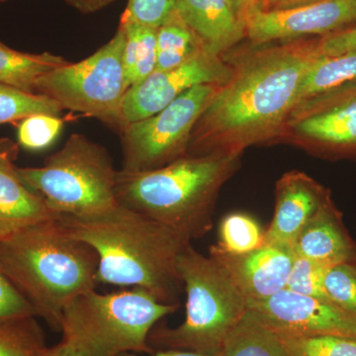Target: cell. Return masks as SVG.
<instances>
[{"label": "cell", "mask_w": 356, "mask_h": 356, "mask_svg": "<svg viewBox=\"0 0 356 356\" xmlns=\"http://www.w3.org/2000/svg\"><path fill=\"white\" fill-rule=\"evenodd\" d=\"M327 268L329 267L295 254L294 262L285 289L304 296L329 299L324 287L325 275Z\"/></svg>", "instance_id": "obj_30"}, {"label": "cell", "mask_w": 356, "mask_h": 356, "mask_svg": "<svg viewBox=\"0 0 356 356\" xmlns=\"http://www.w3.org/2000/svg\"><path fill=\"white\" fill-rule=\"evenodd\" d=\"M178 0H129L120 22L158 29L175 10Z\"/></svg>", "instance_id": "obj_31"}, {"label": "cell", "mask_w": 356, "mask_h": 356, "mask_svg": "<svg viewBox=\"0 0 356 356\" xmlns=\"http://www.w3.org/2000/svg\"><path fill=\"white\" fill-rule=\"evenodd\" d=\"M124 44L125 32L119 25L113 38L88 58L39 77L35 91L57 102L63 110L88 115L119 130L122 100L127 90Z\"/></svg>", "instance_id": "obj_8"}, {"label": "cell", "mask_w": 356, "mask_h": 356, "mask_svg": "<svg viewBox=\"0 0 356 356\" xmlns=\"http://www.w3.org/2000/svg\"><path fill=\"white\" fill-rule=\"evenodd\" d=\"M17 154L18 145L0 140V240L33 225L60 218L21 180L15 165Z\"/></svg>", "instance_id": "obj_16"}, {"label": "cell", "mask_w": 356, "mask_h": 356, "mask_svg": "<svg viewBox=\"0 0 356 356\" xmlns=\"http://www.w3.org/2000/svg\"><path fill=\"white\" fill-rule=\"evenodd\" d=\"M178 271L186 294L184 322L152 331L149 346L220 355L225 339L248 310L247 299L224 267L191 243L179 255Z\"/></svg>", "instance_id": "obj_6"}, {"label": "cell", "mask_w": 356, "mask_h": 356, "mask_svg": "<svg viewBox=\"0 0 356 356\" xmlns=\"http://www.w3.org/2000/svg\"><path fill=\"white\" fill-rule=\"evenodd\" d=\"M18 175L58 217L88 218L118 205V170L107 149L83 134L70 136L62 149L39 168Z\"/></svg>", "instance_id": "obj_7"}, {"label": "cell", "mask_w": 356, "mask_h": 356, "mask_svg": "<svg viewBox=\"0 0 356 356\" xmlns=\"http://www.w3.org/2000/svg\"><path fill=\"white\" fill-rule=\"evenodd\" d=\"M321 0H261L259 8L262 10H273V9L290 8V7L306 6Z\"/></svg>", "instance_id": "obj_36"}, {"label": "cell", "mask_w": 356, "mask_h": 356, "mask_svg": "<svg viewBox=\"0 0 356 356\" xmlns=\"http://www.w3.org/2000/svg\"><path fill=\"white\" fill-rule=\"evenodd\" d=\"M98 255L58 220L33 225L0 240V270L31 303L37 317L60 332L65 307L95 290Z\"/></svg>", "instance_id": "obj_3"}, {"label": "cell", "mask_w": 356, "mask_h": 356, "mask_svg": "<svg viewBox=\"0 0 356 356\" xmlns=\"http://www.w3.org/2000/svg\"><path fill=\"white\" fill-rule=\"evenodd\" d=\"M27 317H37L36 311L24 295L0 270V323Z\"/></svg>", "instance_id": "obj_32"}, {"label": "cell", "mask_w": 356, "mask_h": 356, "mask_svg": "<svg viewBox=\"0 0 356 356\" xmlns=\"http://www.w3.org/2000/svg\"><path fill=\"white\" fill-rule=\"evenodd\" d=\"M321 55L318 39H297L241 57L196 122L188 154L242 156L283 136L307 70Z\"/></svg>", "instance_id": "obj_1"}, {"label": "cell", "mask_w": 356, "mask_h": 356, "mask_svg": "<svg viewBox=\"0 0 356 356\" xmlns=\"http://www.w3.org/2000/svg\"><path fill=\"white\" fill-rule=\"evenodd\" d=\"M248 309L280 336L356 337V315L329 299L283 289L268 298L248 301Z\"/></svg>", "instance_id": "obj_12"}, {"label": "cell", "mask_w": 356, "mask_h": 356, "mask_svg": "<svg viewBox=\"0 0 356 356\" xmlns=\"http://www.w3.org/2000/svg\"><path fill=\"white\" fill-rule=\"evenodd\" d=\"M98 255L97 283L142 288L165 304H178V259L191 241L118 204L96 216L58 219Z\"/></svg>", "instance_id": "obj_2"}, {"label": "cell", "mask_w": 356, "mask_h": 356, "mask_svg": "<svg viewBox=\"0 0 356 356\" xmlns=\"http://www.w3.org/2000/svg\"><path fill=\"white\" fill-rule=\"evenodd\" d=\"M218 86H195L158 113L124 126L122 172H149L187 156L196 122Z\"/></svg>", "instance_id": "obj_9"}, {"label": "cell", "mask_w": 356, "mask_h": 356, "mask_svg": "<svg viewBox=\"0 0 356 356\" xmlns=\"http://www.w3.org/2000/svg\"><path fill=\"white\" fill-rule=\"evenodd\" d=\"M280 337L291 356H356V337Z\"/></svg>", "instance_id": "obj_27"}, {"label": "cell", "mask_w": 356, "mask_h": 356, "mask_svg": "<svg viewBox=\"0 0 356 356\" xmlns=\"http://www.w3.org/2000/svg\"><path fill=\"white\" fill-rule=\"evenodd\" d=\"M63 128L64 121L57 115H30L18 123V145L27 151H43L55 143Z\"/></svg>", "instance_id": "obj_28"}, {"label": "cell", "mask_w": 356, "mask_h": 356, "mask_svg": "<svg viewBox=\"0 0 356 356\" xmlns=\"http://www.w3.org/2000/svg\"><path fill=\"white\" fill-rule=\"evenodd\" d=\"M125 32L123 67L126 89L147 79L156 67V29L120 22ZM127 91V90H126Z\"/></svg>", "instance_id": "obj_22"}, {"label": "cell", "mask_w": 356, "mask_h": 356, "mask_svg": "<svg viewBox=\"0 0 356 356\" xmlns=\"http://www.w3.org/2000/svg\"><path fill=\"white\" fill-rule=\"evenodd\" d=\"M266 245V231L254 218L234 213L222 219L219 226L217 247L233 254H243Z\"/></svg>", "instance_id": "obj_24"}, {"label": "cell", "mask_w": 356, "mask_h": 356, "mask_svg": "<svg viewBox=\"0 0 356 356\" xmlns=\"http://www.w3.org/2000/svg\"><path fill=\"white\" fill-rule=\"evenodd\" d=\"M209 255L224 267L247 301L266 299L285 289L295 259L293 248L266 243L243 254L213 245Z\"/></svg>", "instance_id": "obj_14"}, {"label": "cell", "mask_w": 356, "mask_h": 356, "mask_svg": "<svg viewBox=\"0 0 356 356\" xmlns=\"http://www.w3.org/2000/svg\"><path fill=\"white\" fill-rule=\"evenodd\" d=\"M232 72V65L206 49L177 67L154 70L144 81L128 88L124 95L119 131L128 124L158 113L195 86H222Z\"/></svg>", "instance_id": "obj_11"}, {"label": "cell", "mask_w": 356, "mask_h": 356, "mask_svg": "<svg viewBox=\"0 0 356 356\" xmlns=\"http://www.w3.org/2000/svg\"><path fill=\"white\" fill-rule=\"evenodd\" d=\"M327 158H356V83L315 96L293 110L284 133Z\"/></svg>", "instance_id": "obj_10"}, {"label": "cell", "mask_w": 356, "mask_h": 356, "mask_svg": "<svg viewBox=\"0 0 356 356\" xmlns=\"http://www.w3.org/2000/svg\"><path fill=\"white\" fill-rule=\"evenodd\" d=\"M220 356H291L271 327L248 309L222 343Z\"/></svg>", "instance_id": "obj_19"}, {"label": "cell", "mask_w": 356, "mask_h": 356, "mask_svg": "<svg viewBox=\"0 0 356 356\" xmlns=\"http://www.w3.org/2000/svg\"><path fill=\"white\" fill-rule=\"evenodd\" d=\"M69 63L60 56L47 51L23 53L0 42V84L36 93L35 83L39 77Z\"/></svg>", "instance_id": "obj_20"}, {"label": "cell", "mask_w": 356, "mask_h": 356, "mask_svg": "<svg viewBox=\"0 0 356 356\" xmlns=\"http://www.w3.org/2000/svg\"><path fill=\"white\" fill-rule=\"evenodd\" d=\"M6 1V0H0V2Z\"/></svg>", "instance_id": "obj_40"}, {"label": "cell", "mask_w": 356, "mask_h": 356, "mask_svg": "<svg viewBox=\"0 0 356 356\" xmlns=\"http://www.w3.org/2000/svg\"><path fill=\"white\" fill-rule=\"evenodd\" d=\"M205 49L200 40L175 10L156 29V70L177 67Z\"/></svg>", "instance_id": "obj_23"}, {"label": "cell", "mask_w": 356, "mask_h": 356, "mask_svg": "<svg viewBox=\"0 0 356 356\" xmlns=\"http://www.w3.org/2000/svg\"><path fill=\"white\" fill-rule=\"evenodd\" d=\"M233 4L234 8L241 17L245 20V15L248 11L255 8L254 0H229Z\"/></svg>", "instance_id": "obj_38"}, {"label": "cell", "mask_w": 356, "mask_h": 356, "mask_svg": "<svg viewBox=\"0 0 356 356\" xmlns=\"http://www.w3.org/2000/svg\"><path fill=\"white\" fill-rule=\"evenodd\" d=\"M255 2V8H259V6H261V0H254Z\"/></svg>", "instance_id": "obj_39"}, {"label": "cell", "mask_w": 356, "mask_h": 356, "mask_svg": "<svg viewBox=\"0 0 356 356\" xmlns=\"http://www.w3.org/2000/svg\"><path fill=\"white\" fill-rule=\"evenodd\" d=\"M245 37L262 46L281 40L341 31L356 23V0H321L306 6L262 10L254 8L245 17Z\"/></svg>", "instance_id": "obj_13"}, {"label": "cell", "mask_w": 356, "mask_h": 356, "mask_svg": "<svg viewBox=\"0 0 356 356\" xmlns=\"http://www.w3.org/2000/svg\"><path fill=\"white\" fill-rule=\"evenodd\" d=\"M318 48L324 56L356 51V26L321 37L318 39Z\"/></svg>", "instance_id": "obj_33"}, {"label": "cell", "mask_w": 356, "mask_h": 356, "mask_svg": "<svg viewBox=\"0 0 356 356\" xmlns=\"http://www.w3.org/2000/svg\"><path fill=\"white\" fill-rule=\"evenodd\" d=\"M324 287L327 298L343 310L356 315V264L329 267L325 275Z\"/></svg>", "instance_id": "obj_29"}, {"label": "cell", "mask_w": 356, "mask_h": 356, "mask_svg": "<svg viewBox=\"0 0 356 356\" xmlns=\"http://www.w3.org/2000/svg\"><path fill=\"white\" fill-rule=\"evenodd\" d=\"M240 154H187L142 172L118 170L117 201L188 240L212 229L222 185L240 166Z\"/></svg>", "instance_id": "obj_4"}, {"label": "cell", "mask_w": 356, "mask_h": 356, "mask_svg": "<svg viewBox=\"0 0 356 356\" xmlns=\"http://www.w3.org/2000/svg\"><path fill=\"white\" fill-rule=\"evenodd\" d=\"M62 110V106L48 96L0 84V125L20 122L33 114L58 116Z\"/></svg>", "instance_id": "obj_26"}, {"label": "cell", "mask_w": 356, "mask_h": 356, "mask_svg": "<svg viewBox=\"0 0 356 356\" xmlns=\"http://www.w3.org/2000/svg\"><path fill=\"white\" fill-rule=\"evenodd\" d=\"M353 83H356V51L336 56L321 55L312 63L303 77L298 104Z\"/></svg>", "instance_id": "obj_21"}, {"label": "cell", "mask_w": 356, "mask_h": 356, "mask_svg": "<svg viewBox=\"0 0 356 356\" xmlns=\"http://www.w3.org/2000/svg\"><path fill=\"white\" fill-rule=\"evenodd\" d=\"M38 356H89L83 351L77 350L74 346H70L69 343L65 341H60V343L56 346H44L43 350L40 351Z\"/></svg>", "instance_id": "obj_35"}, {"label": "cell", "mask_w": 356, "mask_h": 356, "mask_svg": "<svg viewBox=\"0 0 356 356\" xmlns=\"http://www.w3.org/2000/svg\"><path fill=\"white\" fill-rule=\"evenodd\" d=\"M293 250L297 257L325 267L356 264V243L344 226L343 214L332 199L302 229Z\"/></svg>", "instance_id": "obj_17"}, {"label": "cell", "mask_w": 356, "mask_h": 356, "mask_svg": "<svg viewBox=\"0 0 356 356\" xmlns=\"http://www.w3.org/2000/svg\"><path fill=\"white\" fill-rule=\"evenodd\" d=\"M178 308L142 288L107 294L90 290L63 312V341L89 356L153 353L149 337L154 325Z\"/></svg>", "instance_id": "obj_5"}, {"label": "cell", "mask_w": 356, "mask_h": 356, "mask_svg": "<svg viewBox=\"0 0 356 356\" xmlns=\"http://www.w3.org/2000/svg\"><path fill=\"white\" fill-rule=\"evenodd\" d=\"M177 13L204 48L221 56L245 37V24L229 0H178Z\"/></svg>", "instance_id": "obj_18"}, {"label": "cell", "mask_w": 356, "mask_h": 356, "mask_svg": "<svg viewBox=\"0 0 356 356\" xmlns=\"http://www.w3.org/2000/svg\"><path fill=\"white\" fill-rule=\"evenodd\" d=\"M330 200L331 191L305 172L284 173L276 182L275 208L266 231V245L293 248L302 229Z\"/></svg>", "instance_id": "obj_15"}, {"label": "cell", "mask_w": 356, "mask_h": 356, "mask_svg": "<svg viewBox=\"0 0 356 356\" xmlns=\"http://www.w3.org/2000/svg\"><path fill=\"white\" fill-rule=\"evenodd\" d=\"M65 1L79 13L90 14L102 10L116 0H65Z\"/></svg>", "instance_id": "obj_34"}, {"label": "cell", "mask_w": 356, "mask_h": 356, "mask_svg": "<svg viewBox=\"0 0 356 356\" xmlns=\"http://www.w3.org/2000/svg\"><path fill=\"white\" fill-rule=\"evenodd\" d=\"M120 356H140L137 353H124ZM151 356H220L212 353H201V351L184 350H163L158 351Z\"/></svg>", "instance_id": "obj_37"}, {"label": "cell", "mask_w": 356, "mask_h": 356, "mask_svg": "<svg viewBox=\"0 0 356 356\" xmlns=\"http://www.w3.org/2000/svg\"><path fill=\"white\" fill-rule=\"evenodd\" d=\"M36 317L0 323V356H38L46 346Z\"/></svg>", "instance_id": "obj_25"}]
</instances>
